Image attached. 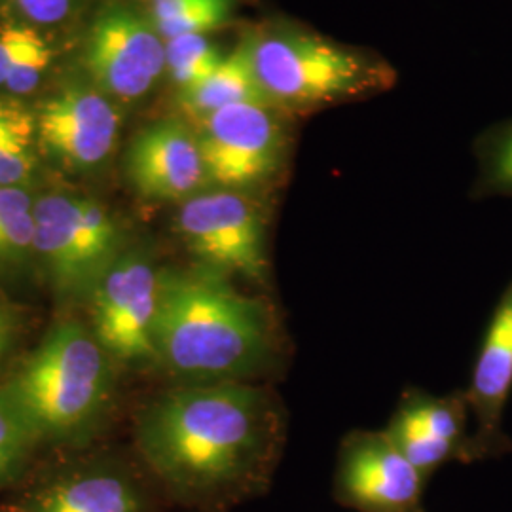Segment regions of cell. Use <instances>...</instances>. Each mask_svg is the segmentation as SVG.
I'll list each match as a JSON object with an SVG mask.
<instances>
[{"label": "cell", "mask_w": 512, "mask_h": 512, "mask_svg": "<svg viewBox=\"0 0 512 512\" xmlns=\"http://www.w3.org/2000/svg\"><path fill=\"white\" fill-rule=\"evenodd\" d=\"M283 437L274 393L249 382L177 385L137 421V444L148 465L186 495L260 484L274 471Z\"/></svg>", "instance_id": "cell-1"}, {"label": "cell", "mask_w": 512, "mask_h": 512, "mask_svg": "<svg viewBox=\"0 0 512 512\" xmlns=\"http://www.w3.org/2000/svg\"><path fill=\"white\" fill-rule=\"evenodd\" d=\"M10 338H12V334H0V359H2V355L6 353V349H8Z\"/></svg>", "instance_id": "cell-28"}, {"label": "cell", "mask_w": 512, "mask_h": 512, "mask_svg": "<svg viewBox=\"0 0 512 512\" xmlns=\"http://www.w3.org/2000/svg\"><path fill=\"white\" fill-rule=\"evenodd\" d=\"M475 198H512V120L486 129L475 143Z\"/></svg>", "instance_id": "cell-18"}, {"label": "cell", "mask_w": 512, "mask_h": 512, "mask_svg": "<svg viewBox=\"0 0 512 512\" xmlns=\"http://www.w3.org/2000/svg\"><path fill=\"white\" fill-rule=\"evenodd\" d=\"M239 103H266L241 40L230 54L224 55L215 73L209 74L196 88L179 93V107L190 124Z\"/></svg>", "instance_id": "cell-16"}, {"label": "cell", "mask_w": 512, "mask_h": 512, "mask_svg": "<svg viewBox=\"0 0 512 512\" xmlns=\"http://www.w3.org/2000/svg\"><path fill=\"white\" fill-rule=\"evenodd\" d=\"M241 42L266 103L289 118L361 101L393 88L397 80L380 55L293 21L262 23Z\"/></svg>", "instance_id": "cell-3"}, {"label": "cell", "mask_w": 512, "mask_h": 512, "mask_svg": "<svg viewBox=\"0 0 512 512\" xmlns=\"http://www.w3.org/2000/svg\"><path fill=\"white\" fill-rule=\"evenodd\" d=\"M289 116L266 103H239L217 110L196 129L209 188L256 194L287 165Z\"/></svg>", "instance_id": "cell-7"}, {"label": "cell", "mask_w": 512, "mask_h": 512, "mask_svg": "<svg viewBox=\"0 0 512 512\" xmlns=\"http://www.w3.org/2000/svg\"><path fill=\"white\" fill-rule=\"evenodd\" d=\"M35 255L61 298L90 296L122 255V234L109 211L88 198L46 194L35 200Z\"/></svg>", "instance_id": "cell-5"}, {"label": "cell", "mask_w": 512, "mask_h": 512, "mask_svg": "<svg viewBox=\"0 0 512 512\" xmlns=\"http://www.w3.org/2000/svg\"><path fill=\"white\" fill-rule=\"evenodd\" d=\"M19 14L37 25H54L71 16L76 0H8Z\"/></svg>", "instance_id": "cell-25"}, {"label": "cell", "mask_w": 512, "mask_h": 512, "mask_svg": "<svg viewBox=\"0 0 512 512\" xmlns=\"http://www.w3.org/2000/svg\"><path fill=\"white\" fill-rule=\"evenodd\" d=\"M471 410L465 389L431 395L420 389L404 393L385 433L421 475L435 473L450 459H475Z\"/></svg>", "instance_id": "cell-13"}, {"label": "cell", "mask_w": 512, "mask_h": 512, "mask_svg": "<svg viewBox=\"0 0 512 512\" xmlns=\"http://www.w3.org/2000/svg\"><path fill=\"white\" fill-rule=\"evenodd\" d=\"M40 162L35 110L0 97V186L25 188Z\"/></svg>", "instance_id": "cell-17"}, {"label": "cell", "mask_w": 512, "mask_h": 512, "mask_svg": "<svg viewBox=\"0 0 512 512\" xmlns=\"http://www.w3.org/2000/svg\"><path fill=\"white\" fill-rule=\"evenodd\" d=\"M54 55V46L50 44V40L37 31V35L31 38L27 48L19 55L14 69L8 74L4 88L14 95L35 92L42 78L48 73Z\"/></svg>", "instance_id": "cell-21"}, {"label": "cell", "mask_w": 512, "mask_h": 512, "mask_svg": "<svg viewBox=\"0 0 512 512\" xmlns=\"http://www.w3.org/2000/svg\"><path fill=\"white\" fill-rule=\"evenodd\" d=\"M35 442L14 408L0 397V482L18 471L29 446Z\"/></svg>", "instance_id": "cell-22"}, {"label": "cell", "mask_w": 512, "mask_h": 512, "mask_svg": "<svg viewBox=\"0 0 512 512\" xmlns=\"http://www.w3.org/2000/svg\"><path fill=\"white\" fill-rule=\"evenodd\" d=\"M35 35V27L23 25L18 21L0 23V86L6 84L8 74L14 69L19 55Z\"/></svg>", "instance_id": "cell-24"}, {"label": "cell", "mask_w": 512, "mask_h": 512, "mask_svg": "<svg viewBox=\"0 0 512 512\" xmlns=\"http://www.w3.org/2000/svg\"><path fill=\"white\" fill-rule=\"evenodd\" d=\"M143 499L124 476L65 478L35 495L27 512H141Z\"/></svg>", "instance_id": "cell-15"}, {"label": "cell", "mask_w": 512, "mask_h": 512, "mask_svg": "<svg viewBox=\"0 0 512 512\" xmlns=\"http://www.w3.org/2000/svg\"><path fill=\"white\" fill-rule=\"evenodd\" d=\"M512 395V279L495 304L476 353L465 397L475 421L473 456L490 458L507 452L505 410Z\"/></svg>", "instance_id": "cell-14"}, {"label": "cell", "mask_w": 512, "mask_h": 512, "mask_svg": "<svg viewBox=\"0 0 512 512\" xmlns=\"http://www.w3.org/2000/svg\"><path fill=\"white\" fill-rule=\"evenodd\" d=\"M0 334H12V317L4 306H0Z\"/></svg>", "instance_id": "cell-27"}, {"label": "cell", "mask_w": 512, "mask_h": 512, "mask_svg": "<svg viewBox=\"0 0 512 512\" xmlns=\"http://www.w3.org/2000/svg\"><path fill=\"white\" fill-rule=\"evenodd\" d=\"M109 357L86 327L61 323L0 389V397L14 408L33 439L69 435L105 403Z\"/></svg>", "instance_id": "cell-4"}, {"label": "cell", "mask_w": 512, "mask_h": 512, "mask_svg": "<svg viewBox=\"0 0 512 512\" xmlns=\"http://www.w3.org/2000/svg\"><path fill=\"white\" fill-rule=\"evenodd\" d=\"M133 190L148 202L183 203L209 188L196 129L165 118L137 133L126 154Z\"/></svg>", "instance_id": "cell-12"}, {"label": "cell", "mask_w": 512, "mask_h": 512, "mask_svg": "<svg viewBox=\"0 0 512 512\" xmlns=\"http://www.w3.org/2000/svg\"><path fill=\"white\" fill-rule=\"evenodd\" d=\"M82 65L95 88L114 103L145 97L165 71V42L148 16L109 6L93 19Z\"/></svg>", "instance_id": "cell-9"}, {"label": "cell", "mask_w": 512, "mask_h": 512, "mask_svg": "<svg viewBox=\"0 0 512 512\" xmlns=\"http://www.w3.org/2000/svg\"><path fill=\"white\" fill-rule=\"evenodd\" d=\"M238 0H205L202 4L190 8L177 18L152 23L158 35L167 40L188 37V35H209L217 29L226 27L236 16Z\"/></svg>", "instance_id": "cell-20"}, {"label": "cell", "mask_w": 512, "mask_h": 512, "mask_svg": "<svg viewBox=\"0 0 512 512\" xmlns=\"http://www.w3.org/2000/svg\"><path fill=\"white\" fill-rule=\"evenodd\" d=\"M425 476L382 431H351L338 450V499L361 512H423Z\"/></svg>", "instance_id": "cell-10"}, {"label": "cell", "mask_w": 512, "mask_h": 512, "mask_svg": "<svg viewBox=\"0 0 512 512\" xmlns=\"http://www.w3.org/2000/svg\"><path fill=\"white\" fill-rule=\"evenodd\" d=\"M40 154L71 171H90L112 156L122 124L120 110L105 93L71 86L37 110Z\"/></svg>", "instance_id": "cell-11"}, {"label": "cell", "mask_w": 512, "mask_h": 512, "mask_svg": "<svg viewBox=\"0 0 512 512\" xmlns=\"http://www.w3.org/2000/svg\"><path fill=\"white\" fill-rule=\"evenodd\" d=\"M35 200L25 188H12V186H0V219L16 213L21 209H31Z\"/></svg>", "instance_id": "cell-26"}, {"label": "cell", "mask_w": 512, "mask_h": 512, "mask_svg": "<svg viewBox=\"0 0 512 512\" xmlns=\"http://www.w3.org/2000/svg\"><path fill=\"white\" fill-rule=\"evenodd\" d=\"M162 268L131 249L114 260L92 294L93 334L110 357L124 363H156L154 321Z\"/></svg>", "instance_id": "cell-8"}, {"label": "cell", "mask_w": 512, "mask_h": 512, "mask_svg": "<svg viewBox=\"0 0 512 512\" xmlns=\"http://www.w3.org/2000/svg\"><path fill=\"white\" fill-rule=\"evenodd\" d=\"M29 255H35L33 207L0 219V268L14 266Z\"/></svg>", "instance_id": "cell-23"}, {"label": "cell", "mask_w": 512, "mask_h": 512, "mask_svg": "<svg viewBox=\"0 0 512 512\" xmlns=\"http://www.w3.org/2000/svg\"><path fill=\"white\" fill-rule=\"evenodd\" d=\"M274 308L203 266L162 268L154 321L156 365L184 384L249 382L279 355Z\"/></svg>", "instance_id": "cell-2"}, {"label": "cell", "mask_w": 512, "mask_h": 512, "mask_svg": "<svg viewBox=\"0 0 512 512\" xmlns=\"http://www.w3.org/2000/svg\"><path fill=\"white\" fill-rule=\"evenodd\" d=\"M224 59L219 46L205 35H188L165 42V71L179 93L202 84Z\"/></svg>", "instance_id": "cell-19"}, {"label": "cell", "mask_w": 512, "mask_h": 512, "mask_svg": "<svg viewBox=\"0 0 512 512\" xmlns=\"http://www.w3.org/2000/svg\"><path fill=\"white\" fill-rule=\"evenodd\" d=\"M175 232L198 266L255 285L270 281L268 220L255 194L207 188L179 205Z\"/></svg>", "instance_id": "cell-6"}]
</instances>
